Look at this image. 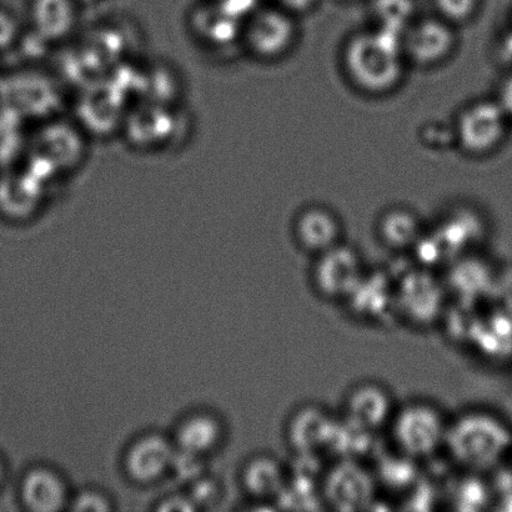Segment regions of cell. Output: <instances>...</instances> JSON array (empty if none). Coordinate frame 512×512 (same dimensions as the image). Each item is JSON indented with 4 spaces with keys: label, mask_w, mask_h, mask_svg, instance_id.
I'll return each instance as SVG.
<instances>
[{
    "label": "cell",
    "mask_w": 512,
    "mask_h": 512,
    "mask_svg": "<svg viewBox=\"0 0 512 512\" xmlns=\"http://www.w3.org/2000/svg\"><path fill=\"white\" fill-rule=\"evenodd\" d=\"M419 468L418 461L393 450L389 454L380 455L378 463L373 466V471L379 490L401 493L413 489L418 484Z\"/></svg>",
    "instance_id": "18"
},
{
    "label": "cell",
    "mask_w": 512,
    "mask_h": 512,
    "mask_svg": "<svg viewBox=\"0 0 512 512\" xmlns=\"http://www.w3.org/2000/svg\"><path fill=\"white\" fill-rule=\"evenodd\" d=\"M22 498L30 510L53 512L62 508L65 490L57 475L47 470H34L25 476Z\"/></svg>",
    "instance_id": "17"
},
{
    "label": "cell",
    "mask_w": 512,
    "mask_h": 512,
    "mask_svg": "<svg viewBox=\"0 0 512 512\" xmlns=\"http://www.w3.org/2000/svg\"><path fill=\"white\" fill-rule=\"evenodd\" d=\"M451 415L429 399L400 403L386 433L393 449L424 463L444 453Z\"/></svg>",
    "instance_id": "3"
},
{
    "label": "cell",
    "mask_w": 512,
    "mask_h": 512,
    "mask_svg": "<svg viewBox=\"0 0 512 512\" xmlns=\"http://www.w3.org/2000/svg\"><path fill=\"white\" fill-rule=\"evenodd\" d=\"M174 449L158 436L139 441L128 456V469L135 479H157L172 465Z\"/></svg>",
    "instance_id": "16"
},
{
    "label": "cell",
    "mask_w": 512,
    "mask_h": 512,
    "mask_svg": "<svg viewBox=\"0 0 512 512\" xmlns=\"http://www.w3.org/2000/svg\"><path fill=\"white\" fill-rule=\"evenodd\" d=\"M318 3L319 0H276V5H278V7L286 10V12L294 14L295 17L298 14L311 12Z\"/></svg>",
    "instance_id": "25"
},
{
    "label": "cell",
    "mask_w": 512,
    "mask_h": 512,
    "mask_svg": "<svg viewBox=\"0 0 512 512\" xmlns=\"http://www.w3.org/2000/svg\"><path fill=\"white\" fill-rule=\"evenodd\" d=\"M449 291L438 271L415 265L396 275V320L415 329L441 324L448 309Z\"/></svg>",
    "instance_id": "4"
},
{
    "label": "cell",
    "mask_w": 512,
    "mask_h": 512,
    "mask_svg": "<svg viewBox=\"0 0 512 512\" xmlns=\"http://www.w3.org/2000/svg\"><path fill=\"white\" fill-rule=\"evenodd\" d=\"M344 2H354V0H344Z\"/></svg>",
    "instance_id": "29"
},
{
    "label": "cell",
    "mask_w": 512,
    "mask_h": 512,
    "mask_svg": "<svg viewBox=\"0 0 512 512\" xmlns=\"http://www.w3.org/2000/svg\"><path fill=\"white\" fill-rule=\"evenodd\" d=\"M371 12L380 23L379 29L403 35L415 19V0H371Z\"/></svg>",
    "instance_id": "20"
},
{
    "label": "cell",
    "mask_w": 512,
    "mask_h": 512,
    "mask_svg": "<svg viewBox=\"0 0 512 512\" xmlns=\"http://www.w3.org/2000/svg\"><path fill=\"white\" fill-rule=\"evenodd\" d=\"M160 509L164 511H194L197 509V505L192 499L173 498L165 501Z\"/></svg>",
    "instance_id": "26"
},
{
    "label": "cell",
    "mask_w": 512,
    "mask_h": 512,
    "mask_svg": "<svg viewBox=\"0 0 512 512\" xmlns=\"http://www.w3.org/2000/svg\"><path fill=\"white\" fill-rule=\"evenodd\" d=\"M339 415L328 406L309 401L290 411L284 426V441L290 455L326 456L338 428Z\"/></svg>",
    "instance_id": "9"
},
{
    "label": "cell",
    "mask_w": 512,
    "mask_h": 512,
    "mask_svg": "<svg viewBox=\"0 0 512 512\" xmlns=\"http://www.w3.org/2000/svg\"><path fill=\"white\" fill-rule=\"evenodd\" d=\"M424 232L419 215L405 207L384 210L376 223L380 244L395 254L413 252Z\"/></svg>",
    "instance_id": "14"
},
{
    "label": "cell",
    "mask_w": 512,
    "mask_h": 512,
    "mask_svg": "<svg viewBox=\"0 0 512 512\" xmlns=\"http://www.w3.org/2000/svg\"><path fill=\"white\" fill-rule=\"evenodd\" d=\"M343 234L338 215L323 205H309L300 210L293 223L295 245L310 259L343 243Z\"/></svg>",
    "instance_id": "13"
},
{
    "label": "cell",
    "mask_w": 512,
    "mask_h": 512,
    "mask_svg": "<svg viewBox=\"0 0 512 512\" xmlns=\"http://www.w3.org/2000/svg\"><path fill=\"white\" fill-rule=\"evenodd\" d=\"M406 60L419 67L443 64L458 47L455 25L439 15L415 18L401 35Z\"/></svg>",
    "instance_id": "11"
},
{
    "label": "cell",
    "mask_w": 512,
    "mask_h": 512,
    "mask_svg": "<svg viewBox=\"0 0 512 512\" xmlns=\"http://www.w3.org/2000/svg\"><path fill=\"white\" fill-rule=\"evenodd\" d=\"M505 133V110L496 100H476L466 105L456 118V142L463 152L475 157L493 152Z\"/></svg>",
    "instance_id": "10"
},
{
    "label": "cell",
    "mask_w": 512,
    "mask_h": 512,
    "mask_svg": "<svg viewBox=\"0 0 512 512\" xmlns=\"http://www.w3.org/2000/svg\"><path fill=\"white\" fill-rule=\"evenodd\" d=\"M218 490L209 481H198L194 485L192 499L195 505H209L217 498Z\"/></svg>",
    "instance_id": "24"
},
{
    "label": "cell",
    "mask_w": 512,
    "mask_h": 512,
    "mask_svg": "<svg viewBox=\"0 0 512 512\" xmlns=\"http://www.w3.org/2000/svg\"><path fill=\"white\" fill-rule=\"evenodd\" d=\"M341 64L349 82L361 93H393L406 69L401 34L384 29L355 33L346 40Z\"/></svg>",
    "instance_id": "1"
},
{
    "label": "cell",
    "mask_w": 512,
    "mask_h": 512,
    "mask_svg": "<svg viewBox=\"0 0 512 512\" xmlns=\"http://www.w3.org/2000/svg\"><path fill=\"white\" fill-rule=\"evenodd\" d=\"M436 15L451 24H465L478 14L481 0H433Z\"/></svg>",
    "instance_id": "21"
},
{
    "label": "cell",
    "mask_w": 512,
    "mask_h": 512,
    "mask_svg": "<svg viewBox=\"0 0 512 512\" xmlns=\"http://www.w3.org/2000/svg\"><path fill=\"white\" fill-rule=\"evenodd\" d=\"M4 479V464L2 459H0V485H2Z\"/></svg>",
    "instance_id": "28"
},
{
    "label": "cell",
    "mask_w": 512,
    "mask_h": 512,
    "mask_svg": "<svg viewBox=\"0 0 512 512\" xmlns=\"http://www.w3.org/2000/svg\"><path fill=\"white\" fill-rule=\"evenodd\" d=\"M399 404L389 386L376 380H361L345 391L338 415L353 428L379 436L388 431Z\"/></svg>",
    "instance_id": "7"
},
{
    "label": "cell",
    "mask_w": 512,
    "mask_h": 512,
    "mask_svg": "<svg viewBox=\"0 0 512 512\" xmlns=\"http://www.w3.org/2000/svg\"><path fill=\"white\" fill-rule=\"evenodd\" d=\"M12 38V23L7 13L0 10V47Z\"/></svg>",
    "instance_id": "27"
},
{
    "label": "cell",
    "mask_w": 512,
    "mask_h": 512,
    "mask_svg": "<svg viewBox=\"0 0 512 512\" xmlns=\"http://www.w3.org/2000/svg\"><path fill=\"white\" fill-rule=\"evenodd\" d=\"M299 37L295 15L276 7L256 8L243 25L242 40L254 57L274 60L293 49Z\"/></svg>",
    "instance_id": "8"
},
{
    "label": "cell",
    "mask_w": 512,
    "mask_h": 512,
    "mask_svg": "<svg viewBox=\"0 0 512 512\" xmlns=\"http://www.w3.org/2000/svg\"><path fill=\"white\" fill-rule=\"evenodd\" d=\"M74 510L77 511H108V501L103 496L97 494H83L79 495L75 500Z\"/></svg>",
    "instance_id": "23"
},
{
    "label": "cell",
    "mask_w": 512,
    "mask_h": 512,
    "mask_svg": "<svg viewBox=\"0 0 512 512\" xmlns=\"http://www.w3.org/2000/svg\"><path fill=\"white\" fill-rule=\"evenodd\" d=\"M508 443V431L498 416L481 408L451 415L444 454L463 473L483 474L498 463Z\"/></svg>",
    "instance_id": "2"
},
{
    "label": "cell",
    "mask_w": 512,
    "mask_h": 512,
    "mask_svg": "<svg viewBox=\"0 0 512 512\" xmlns=\"http://www.w3.org/2000/svg\"><path fill=\"white\" fill-rule=\"evenodd\" d=\"M395 285L396 275L389 270L369 268L341 308L360 324L381 325L396 320Z\"/></svg>",
    "instance_id": "12"
},
{
    "label": "cell",
    "mask_w": 512,
    "mask_h": 512,
    "mask_svg": "<svg viewBox=\"0 0 512 512\" xmlns=\"http://www.w3.org/2000/svg\"><path fill=\"white\" fill-rule=\"evenodd\" d=\"M290 480L289 465L275 456L263 455L250 461L244 483L254 498L278 503Z\"/></svg>",
    "instance_id": "15"
},
{
    "label": "cell",
    "mask_w": 512,
    "mask_h": 512,
    "mask_svg": "<svg viewBox=\"0 0 512 512\" xmlns=\"http://www.w3.org/2000/svg\"><path fill=\"white\" fill-rule=\"evenodd\" d=\"M368 270L363 253L343 242L311 259L310 288L324 303L343 306Z\"/></svg>",
    "instance_id": "5"
},
{
    "label": "cell",
    "mask_w": 512,
    "mask_h": 512,
    "mask_svg": "<svg viewBox=\"0 0 512 512\" xmlns=\"http://www.w3.org/2000/svg\"><path fill=\"white\" fill-rule=\"evenodd\" d=\"M219 438V426L208 416H195L179 430V449L202 455L213 448Z\"/></svg>",
    "instance_id": "19"
},
{
    "label": "cell",
    "mask_w": 512,
    "mask_h": 512,
    "mask_svg": "<svg viewBox=\"0 0 512 512\" xmlns=\"http://www.w3.org/2000/svg\"><path fill=\"white\" fill-rule=\"evenodd\" d=\"M379 486L373 468L363 460L330 461L320 481V498L329 509L355 511L371 508Z\"/></svg>",
    "instance_id": "6"
},
{
    "label": "cell",
    "mask_w": 512,
    "mask_h": 512,
    "mask_svg": "<svg viewBox=\"0 0 512 512\" xmlns=\"http://www.w3.org/2000/svg\"><path fill=\"white\" fill-rule=\"evenodd\" d=\"M175 473L183 480H195L202 473L203 464L200 455L182 449L174 450L172 465Z\"/></svg>",
    "instance_id": "22"
}]
</instances>
